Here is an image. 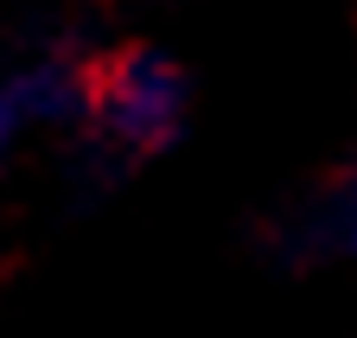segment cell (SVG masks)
I'll use <instances>...</instances> for the list:
<instances>
[{
    "instance_id": "cell-1",
    "label": "cell",
    "mask_w": 357,
    "mask_h": 338,
    "mask_svg": "<svg viewBox=\"0 0 357 338\" xmlns=\"http://www.w3.org/2000/svg\"><path fill=\"white\" fill-rule=\"evenodd\" d=\"M77 115L96 128L115 153L147 160L160 153L178 121H185V70L147 45H121L83 70V102Z\"/></svg>"
},
{
    "instance_id": "cell-2",
    "label": "cell",
    "mask_w": 357,
    "mask_h": 338,
    "mask_svg": "<svg viewBox=\"0 0 357 338\" xmlns=\"http://www.w3.org/2000/svg\"><path fill=\"white\" fill-rule=\"evenodd\" d=\"M13 128H20V115H13V102H7V90H0V153H7Z\"/></svg>"
}]
</instances>
